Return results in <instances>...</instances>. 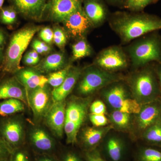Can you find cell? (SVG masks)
<instances>
[{"instance_id":"1","label":"cell","mask_w":161,"mask_h":161,"mask_svg":"<svg viewBox=\"0 0 161 161\" xmlns=\"http://www.w3.org/2000/svg\"><path fill=\"white\" fill-rule=\"evenodd\" d=\"M109 23L122 44H127L144 35L161 30V18L144 13L118 12L110 18Z\"/></svg>"},{"instance_id":"2","label":"cell","mask_w":161,"mask_h":161,"mask_svg":"<svg viewBox=\"0 0 161 161\" xmlns=\"http://www.w3.org/2000/svg\"><path fill=\"white\" fill-rule=\"evenodd\" d=\"M124 80L132 97L141 105L161 98V88L153 63L134 69Z\"/></svg>"},{"instance_id":"3","label":"cell","mask_w":161,"mask_h":161,"mask_svg":"<svg viewBox=\"0 0 161 161\" xmlns=\"http://www.w3.org/2000/svg\"><path fill=\"white\" fill-rule=\"evenodd\" d=\"M125 51L134 69L151 63H161V36L158 31L144 35L133 40Z\"/></svg>"},{"instance_id":"4","label":"cell","mask_w":161,"mask_h":161,"mask_svg":"<svg viewBox=\"0 0 161 161\" xmlns=\"http://www.w3.org/2000/svg\"><path fill=\"white\" fill-rule=\"evenodd\" d=\"M124 79L125 76L121 74L107 71L92 64L82 69L75 86L76 96L83 98L91 97L109 85Z\"/></svg>"},{"instance_id":"5","label":"cell","mask_w":161,"mask_h":161,"mask_svg":"<svg viewBox=\"0 0 161 161\" xmlns=\"http://www.w3.org/2000/svg\"><path fill=\"white\" fill-rule=\"evenodd\" d=\"M40 29V26H26L12 35L2 61L1 68L3 72L14 74L22 69L20 62L23 53Z\"/></svg>"},{"instance_id":"6","label":"cell","mask_w":161,"mask_h":161,"mask_svg":"<svg viewBox=\"0 0 161 161\" xmlns=\"http://www.w3.org/2000/svg\"><path fill=\"white\" fill-rule=\"evenodd\" d=\"M92 100L91 97L83 98L75 95L66 101L64 132L67 144L77 142L79 131L89 116Z\"/></svg>"},{"instance_id":"7","label":"cell","mask_w":161,"mask_h":161,"mask_svg":"<svg viewBox=\"0 0 161 161\" xmlns=\"http://www.w3.org/2000/svg\"><path fill=\"white\" fill-rule=\"evenodd\" d=\"M100 93L107 108L112 111L136 114L140 111L142 105L132 97L124 80L109 85L101 90Z\"/></svg>"},{"instance_id":"8","label":"cell","mask_w":161,"mask_h":161,"mask_svg":"<svg viewBox=\"0 0 161 161\" xmlns=\"http://www.w3.org/2000/svg\"><path fill=\"white\" fill-rule=\"evenodd\" d=\"M93 64L107 71L117 73L125 69L130 63L125 50L120 46H112L101 51Z\"/></svg>"},{"instance_id":"9","label":"cell","mask_w":161,"mask_h":161,"mask_svg":"<svg viewBox=\"0 0 161 161\" xmlns=\"http://www.w3.org/2000/svg\"><path fill=\"white\" fill-rule=\"evenodd\" d=\"M0 136L12 151L20 148L26 137L25 125L21 117L15 115L1 121Z\"/></svg>"},{"instance_id":"10","label":"cell","mask_w":161,"mask_h":161,"mask_svg":"<svg viewBox=\"0 0 161 161\" xmlns=\"http://www.w3.org/2000/svg\"><path fill=\"white\" fill-rule=\"evenodd\" d=\"M161 119V98L142 105L140 112L134 114L130 133L135 137H140L145 130Z\"/></svg>"},{"instance_id":"11","label":"cell","mask_w":161,"mask_h":161,"mask_svg":"<svg viewBox=\"0 0 161 161\" xmlns=\"http://www.w3.org/2000/svg\"><path fill=\"white\" fill-rule=\"evenodd\" d=\"M27 103L31 109L35 121L43 119L53 100L48 87H38L27 92Z\"/></svg>"},{"instance_id":"12","label":"cell","mask_w":161,"mask_h":161,"mask_svg":"<svg viewBox=\"0 0 161 161\" xmlns=\"http://www.w3.org/2000/svg\"><path fill=\"white\" fill-rule=\"evenodd\" d=\"M100 144L102 155L104 156L107 160L123 161L126 155L128 147L125 139L118 133L111 132V130Z\"/></svg>"},{"instance_id":"13","label":"cell","mask_w":161,"mask_h":161,"mask_svg":"<svg viewBox=\"0 0 161 161\" xmlns=\"http://www.w3.org/2000/svg\"><path fill=\"white\" fill-rule=\"evenodd\" d=\"M62 23L68 35L79 39L85 37L93 27L82 6L67 17Z\"/></svg>"},{"instance_id":"14","label":"cell","mask_w":161,"mask_h":161,"mask_svg":"<svg viewBox=\"0 0 161 161\" xmlns=\"http://www.w3.org/2000/svg\"><path fill=\"white\" fill-rule=\"evenodd\" d=\"M83 0H48L44 14L48 20L62 23L64 20L82 6Z\"/></svg>"},{"instance_id":"15","label":"cell","mask_w":161,"mask_h":161,"mask_svg":"<svg viewBox=\"0 0 161 161\" xmlns=\"http://www.w3.org/2000/svg\"><path fill=\"white\" fill-rule=\"evenodd\" d=\"M66 100L54 102L44 117V123L53 134L61 138L64 132Z\"/></svg>"},{"instance_id":"16","label":"cell","mask_w":161,"mask_h":161,"mask_svg":"<svg viewBox=\"0 0 161 161\" xmlns=\"http://www.w3.org/2000/svg\"><path fill=\"white\" fill-rule=\"evenodd\" d=\"M113 127L111 125L105 126H87L80 129L78 133L80 143L86 151L96 149Z\"/></svg>"},{"instance_id":"17","label":"cell","mask_w":161,"mask_h":161,"mask_svg":"<svg viewBox=\"0 0 161 161\" xmlns=\"http://www.w3.org/2000/svg\"><path fill=\"white\" fill-rule=\"evenodd\" d=\"M12 6L25 18L35 21L42 19L48 0H9Z\"/></svg>"},{"instance_id":"18","label":"cell","mask_w":161,"mask_h":161,"mask_svg":"<svg viewBox=\"0 0 161 161\" xmlns=\"http://www.w3.org/2000/svg\"><path fill=\"white\" fill-rule=\"evenodd\" d=\"M14 75L27 92L37 88L43 87L47 84V77L35 68H22Z\"/></svg>"},{"instance_id":"19","label":"cell","mask_w":161,"mask_h":161,"mask_svg":"<svg viewBox=\"0 0 161 161\" xmlns=\"http://www.w3.org/2000/svg\"><path fill=\"white\" fill-rule=\"evenodd\" d=\"M16 98L27 103V91L15 76L0 82V100Z\"/></svg>"},{"instance_id":"20","label":"cell","mask_w":161,"mask_h":161,"mask_svg":"<svg viewBox=\"0 0 161 161\" xmlns=\"http://www.w3.org/2000/svg\"><path fill=\"white\" fill-rule=\"evenodd\" d=\"M82 69L72 66L66 78L60 86L52 91V98L54 102L66 100L67 97L75 89Z\"/></svg>"},{"instance_id":"21","label":"cell","mask_w":161,"mask_h":161,"mask_svg":"<svg viewBox=\"0 0 161 161\" xmlns=\"http://www.w3.org/2000/svg\"><path fill=\"white\" fill-rule=\"evenodd\" d=\"M83 8L93 27L101 26L106 19L107 9L100 0H85Z\"/></svg>"},{"instance_id":"22","label":"cell","mask_w":161,"mask_h":161,"mask_svg":"<svg viewBox=\"0 0 161 161\" xmlns=\"http://www.w3.org/2000/svg\"><path fill=\"white\" fill-rule=\"evenodd\" d=\"M31 142L36 150L49 152L55 147V141L49 133L41 127H35L29 133Z\"/></svg>"},{"instance_id":"23","label":"cell","mask_w":161,"mask_h":161,"mask_svg":"<svg viewBox=\"0 0 161 161\" xmlns=\"http://www.w3.org/2000/svg\"><path fill=\"white\" fill-rule=\"evenodd\" d=\"M65 65V59L62 53H55L48 55L34 68L41 73H51L62 69Z\"/></svg>"},{"instance_id":"24","label":"cell","mask_w":161,"mask_h":161,"mask_svg":"<svg viewBox=\"0 0 161 161\" xmlns=\"http://www.w3.org/2000/svg\"><path fill=\"white\" fill-rule=\"evenodd\" d=\"M134 114L119 111H113L108 115L110 125L113 130L123 132H130L133 124Z\"/></svg>"},{"instance_id":"25","label":"cell","mask_w":161,"mask_h":161,"mask_svg":"<svg viewBox=\"0 0 161 161\" xmlns=\"http://www.w3.org/2000/svg\"><path fill=\"white\" fill-rule=\"evenodd\" d=\"M25 104L19 99L9 98L0 102V116L8 117L23 112Z\"/></svg>"},{"instance_id":"26","label":"cell","mask_w":161,"mask_h":161,"mask_svg":"<svg viewBox=\"0 0 161 161\" xmlns=\"http://www.w3.org/2000/svg\"><path fill=\"white\" fill-rule=\"evenodd\" d=\"M140 138L150 145L161 146V119L145 130Z\"/></svg>"},{"instance_id":"27","label":"cell","mask_w":161,"mask_h":161,"mask_svg":"<svg viewBox=\"0 0 161 161\" xmlns=\"http://www.w3.org/2000/svg\"><path fill=\"white\" fill-rule=\"evenodd\" d=\"M73 60H76L92 54V49L85 37L80 38L72 45Z\"/></svg>"},{"instance_id":"28","label":"cell","mask_w":161,"mask_h":161,"mask_svg":"<svg viewBox=\"0 0 161 161\" xmlns=\"http://www.w3.org/2000/svg\"><path fill=\"white\" fill-rule=\"evenodd\" d=\"M72 66L71 64H68L62 69L50 73L47 77V84L53 87V89L60 86L66 78Z\"/></svg>"},{"instance_id":"29","label":"cell","mask_w":161,"mask_h":161,"mask_svg":"<svg viewBox=\"0 0 161 161\" xmlns=\"http://www.w3.org/2000/svg\"><path fill=\"white\" fill-rule=\"evenodd\" d=\"M137 161H161V151L151 147H142L138 150Z\"/></svg>"},{"instance_id":"30","label":"cell","mask_w":161,"mask_h":161,"mask_svg":"<svg viewBox=\"0 0 161 161\" xmlns=\"http://www.w3.org/2000/svg\"><path fill=\"white\" fill-rule=\"evenodd\" d=\"M18 13L13 6L3 7L0 10V22L5 25H13L16 21Z\"/></svg>"},{"instance_id":"31","label":"cell","mask_w":161,"mask_h":161,"mask_svg":"<svg viewBox=\"0 0 161 161\" xmlns=\"http://www.w3.org/2000/svg\"><path fill=\"white\" fill-rule=\"evenodd\" d=\"M158 0H126L125 7L132 11H141L147 6Z\"/></svg>"},{"instance_id":"32","label":"cell","mask_w":161,"mask_h":161,"mask_svg":"<svg viewBox=\"0 0 161 161\" xmlns=\"http://www.w3.org/2000/svg\"><path fill=\"white\" fill-rule=\"evenodd\" d=\"M53 42L60 49H63L68 40V34L64 28L55 26L53 30Z\"/></svg>"},{"instance_id":"33","label":"cell","mask_w":161,"mask_h":161,"mask_svg":"<svg viewBox=\"0 0 161 161\" xmlns=\"http://www.w3.org/2000/svg\"><path fill=\"white\" fill-rule=\"evenodd\" d=\"M89 114L107 115V107L103 101L96 99L90 105Z\"/></svg>"},{"instance_id":"34","label":"cell","mask_w":161,"mask_h":161,"mask_svg":"<svg viewBox=\"0 0 161 161\" xmlns=\"http://www.w3.org/2000/svg\"><path fill=\"white\" fill-rule=\"evenodd\" d=\"M89 118L94 126L103 127L110 125L109 120L107 115L89 114Z\"/></svg>"},{"instance_id":"35","label":"cell","mask_w":161,"mask_h":161,"mask_svg":"<svg viewBox=\"0 0 161 161\" xmlns=\"http://www.w3.org/2000/svg\"><path fill=\"white\" fill-rule=\"evenodd\" d=\"M39 36L43 42L48 44L53 42V30L49 27L41 28L39 33Z\"/></svg>"},{"instance_id":"36","label":"cell","mask_w":161,"mask_h":161,"mask_svg":"<svg viewBox=\"0 0 161 161\" xmlns=\"http://www.w3.org/2000/svg\"><path fill=\"white\" fill-rule=\"evenodd\" d=\"M9 161H29V158L26 153L19 148L12 151Z\"/></svg>"},{"instance_id":"37","label":"cell","mask_w":161,"mask_h":161,"mask_svg":"<svg viewBox=\"0 0 161 161\" xmlns=\"http://www.w3.org/2000/svg\"><path fill=\"white\" fill-rule=\"evenodd\" d=\"M85 155L86 161H108L97 149L86 151Z\"/></svg>"},{"instance_id":"38","label":"cell","mask_w":161,"mask_h":161,"mask_svg":"<svg viewBox=\"0 0 161 161\" xmlns=\"http://www.w3.org/2000/svg\"><path fill=\"white\" fill-rule=\"evenodd\" d=\"M12 150L0 136V161L10 157Z\"/></svg>"},{"instance_id":"39","label":"cell","mask_w":161,"mask_h":161,"mask_svg":"<svg viewBox=\"0 0 161 161\" xmlns=\"http://www.w3.org/2000/svg\"><path fill=\"white\" fill-rule=\"evenodd\" d=\"M62 161H83L80 157L75 152L67 153L64 157Z\"/></svg>"},{"instance_id":"40","label":"cell","mask_w":161,"mask_h":161,"mask_svg":"<svg viewBox=\"0 0 161 161\" xmlns=\"http://www.w3.org/2000/svg\"><path fill=\"white\" fill-rule=\"evenodd\" d=\"M37 41L41 48L43 50L44 54L48 53L51 51V47L47 43L40 40H37Z\"/></svg>"},{"instance_id":"41","label":"cell","mask_w":161,"mask_h":161,"mask_svg":"<svg viewBox=\"0 0 161 161\" xmlns=\"http://www.w3.org/2000/svg\"><path fill=\"white\" fill-rule=\"evenodd\" d=\"M153 66L161 88V63H153Z\"/></svg>"},{"instance_id":"42","label":"cell","mask_w":161,"mask_h":161,"mask_svg":"<svg viewBox=\"0 0 161 161\" xmlns=\"http://www.w3.org/2000/svg\"><path fill=\"white\" fill-rule=\"evenodd\" d=\"M23 61L25 64L28 66H36L38 64L36 61L26 55L24 56Z\"/></svg>"},{"instance_id":"43","label":"cell","mask_w":161,"mask_h":161,"mask_svg":"<svg viewBox=\"0 0 161 161\" xmlns=\"http://www.w3.org/2000/svg\"><path fill=\"white\" fill-rule=\"evenodd\" d=\"M33 49L36 52L39 54H44L43 50L41 48L39 43H38L37 40H35L33 41L32 44Z\"/></svg>"},{"instance_id":"44","label":"cell","mask_w":161,"mask_h":161,"mask_svg":"<svg viewBox=\"0 0 161 161\" xmlns=\"http://www.w3.org/2000/svg\"><path fill=\"white\" fill-rule=\"evenodd\" d=\"M26 56L30 57V58H32L34 60L36 61L38 63L40 62V57H39V54H38L34 50H33L31 51H29V52H28V53H26Z\"/></svg>"},{"instance_id":"45","label":"cell","mask_w":161,"mask_h":161,"mask_svg":"<svg viewBox=\"0 0 161 161\" xmlns=\"http://www.w3.org/2000/svg\"><path fill=\"white\" fill-rule=\"evenodd\" d=\"M6 42V36L4 32L0 29V47L3 48Z\"/></svg>"},{"instance_id":"46","label":"cell","mask_w":161,"mask_h":161,"mask_svg":"<svg viewBox=\"0 0 161 161\" xmlns=\"http://www.w3.org/2000/svg\"><path fill=\"white\" fill-rule=\"evenodd\" d=\"M37 161H55L53 159L47 156H43L40 157L38 159Z\"/></svg>"},{"instance_id":"47","label":"cell","mask_w":161,"mask_h":161,"mask_svg":"<svg viewBox=\"0 0 161 161\" xmlns=\"http://www.w3.org/2000/svg\"><path fill=\"white\" fill-rule=\"evenodd\" d=\"M3 48L0 47V61H3Z\"/></svg>"},{"instance_id":"48","label":"cell","mask_w":161,"mask_h":161,"mask_svg":"<svg viewBox=\"0 0 161 161\" xmlns=\"http://www.w3.org/2000/svg\"><path fill=\"white\" fill-rule=\"evenodd\" d=\"M4 3V0H0V10L3 8V6Z\"/></svg>"},{"instance_id":"49","label":"cell","mask_w":161,"mask_h":161,"mask_svg":"<svg viewBox=\"0 0 161 161\" xmlns=\"http://www.w3.org/2000/svg\"><path fill=\"white\" fill-rule=\"evenodd\" d=\"M10 161V157L9 158L5 159L3 160H1L0 161Z\"/></svg>"},{"instance_id":"50","label":"cell","mask_w":161,"mask_h":161,"mask_svg":"<svg viewBox=\"0 0 161 161\" xmlns=\"http://www.w3.org/2000/svg\"><path fill=\"white\" fill-rule=\"evenodd\" d=\"M110 1H112V2H118V1H119V0H110Z\"/></svg>"}]
</instances>
